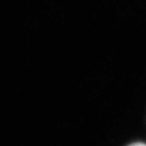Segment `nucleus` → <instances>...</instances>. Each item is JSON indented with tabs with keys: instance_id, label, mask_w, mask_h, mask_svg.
Returning a JSON list of instances; mask_svg holds the SVG:
<instances>
[{
	"instance_id": "obj_1",
	"label": "nucleus",
	"mask_w": 146,
	"mask_h": 146,
	"mask_svg": "<svg viewBox=\"0 0 146 146\" xmlns=\"http://www.w3.org/2000/svg\"><path fill=\"white\" fill-rule=\"evenodd\" d=\"M129 146H146L145 143H141V142H137V143H133Z\"/></svg>"
}]
</instances>
